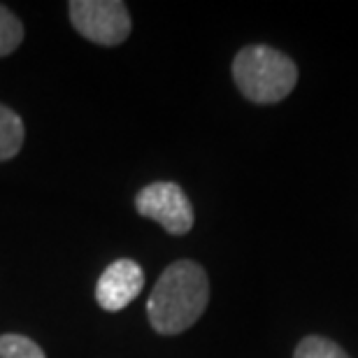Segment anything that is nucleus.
<instances>
[{
  "instance_id": "nucleus-3",
  "label": "nucleus",
  "mask_w": 358,
  "mask_h": 358,
  "mask_svg": "<svg viewBox=\"0 0 358 358\" xmlns=\"http://www.w3.org/2000/svg\"><path fill=\"white\" fill-rule=\"evenodd\" d=\"M70 24L82 38L114 47L131 35V14L121 0H73L68 3Z\"/></svg>"
},
{
  "instance_id": "nucleus-4",
  "label": "nucleus",
  "mask_w": 358,
  "mask_h": 358,
  "mask_svg": "<svg viewBox=\"0 0 358 358\" xmlns=\"http://www.w3.org/2000/svg\"><path fill=\"white\" fill-rule=\"evenodd\" d=\"M135 210L140 217L161 224L170 235H184L193 228V205L175 182H154L138 191Z\"/></svg>"
},
{
  "instance_id": "nucleus-6",
  "label": "nucleus",
  "mask_w": 358,
  "mask_h": 358,
  "mask_svg": "<svg viewBox=\"0 0 358 358\" xmlns=\"http://www.w3.org/2000/svg\"><path fill=\"white\" fill-rule=\"evenodd\" d=\"M26 128L14 110L0 105V163L14 159L24 147Z\"/></svg>"
},
{
  "instance_id": "nucleus-7",
  "label": "nucleus",
  "mask_w": 358,
  "mask_h": 358,
  "mask_svg": "<svg viewBox=\"0 0 358 358\" xmlns=\"http://www.w3.org/2000/svg\"><path fill=\"white\" fill-rule=\"evenodd\" d=\"M21 42H24V24L12 10L0 5V59L17 52Z\"/></svg>"
},
{
  "instance_id": "nucleus-2",
  "label": "nucleus",
  "mask_w": 358,
  "mask_h": 358,
  "mask_svg": "<svg viewBox=\"0 0 358 358\" xmlns=\"http://www.w3.org/2000/svg\"><path fill=\"white\" fill-rule=\"evenodd\" d=\"M233 80L252 103L272 105L284 100L298 82V68L289 56L266 45H252L238 52Z\"/></svg>"
},
{
  "instance_id": "nucleus-9",
  "label": "nucleus",
  "mask_w": 358,
  "mask_h": 358,
  "mask_svg": "<svg viewBox=\"0 0 358 358\" xmlns=\"http://www.w3.org/2000/svg\"><path fill=\"white\" fill-rule=\"evenodd\" d=\"M293 358H349V354L333 340L319 338V335H310L296 347Z\"/></svg>"
},
{
  "instance_id": "nucleus-5",
  "label": "nucleus",
  "mask_w": 358,
  "mask_h": 358,
  "mask_svg": "<svg viewBox=\"0 0 358 358\" xmlns=\"http://www.w3.org/2000/svg\"><path fill=\"white\" fill-rule=\"evenodd\" d=\"M145 286V272L131 259L110 263L96 284V300L105 312H121Z\"/></svg>"
},
{
  "instance_id": "nucleus-1",
  "label": "nucleus",
  "mask_w": 358,
  "mask_h": 358,
  "mask_svg": "<svg viewBox=\"0 0 358 358\" xmlns=\"http://www.w3.org/2000/svg\"><path fill=\"white\" fill-rule=\"evenodd\" d=\"M210 303V279L196 261H175L163 270L147 303L149 324L161 335H179L203 317Z\"/></svg>"
},
{
  "instance_id": "nucleus-8",
  "label": "nucleus",
  "mask_w": 358,
  "mask_h": 358,
  "mask_svg": "<svg viewBox=\"0 0 358 358\" xmlns=\"http://www.w3.org/2000/svg\"><path fill=\"white\" fill-rule=\"evenodd\" d=\"M0 358H47L38 342L26 335L5 333L0 335Z\"/></svg>"
}]
</instances>
